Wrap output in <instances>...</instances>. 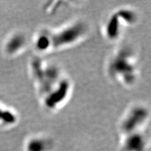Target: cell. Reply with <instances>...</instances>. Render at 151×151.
<instances>
[{
	"label": "cell",
	"mask_w": 151,
	"mask_h": 151,
	"mask_svg": "<svg viewBox=\"0 0 151 151\" xmlns=\"http://www.w3.org/2000/svg\"><path fill=\"white\" fill-rule=\"evenodd\" d=\"M108 72L111 78L122 84H134L138 78V66L134 51L127 47L118 50L110 60Z\"/></svg>",
	"instance_id": "1"
},
{
	"label": "cell",
	"mask_w": 151,
	"mask_h": 151,
	"mask_svg": "<svg viewBox=\"0 0 151 151\" xmlns=\"http://www.w3.org/2000/svg\"><path fill=\"white\" fill-rule=\"evenodd\" d=\"M86 25L81 22H76L60 30L50 33L52 48L64 49L74 45L86 35Z\"/></svg>",
	"instance_id": "2"
},
{
	"label": "cell",
	"mask_w": 151,
	"mask_h": 151,
	"mask_svg": "<svg viewBox=\"0 0 151 151\" xmlns=\"http://www.w3.org/2000/svg\"><path fill=\"white\" fill-rule=\"evenodd\" d=\"M149 111L146 106L138 105L130 108L122 122V130L127 134L137 132L147 120Z\"/></svg>",
	"instance_id": "3"
},
{
	"label": "cell",
	"mask_w": 151,
	"mask_h": 151,
	"mask_svg": "<svg viewBox=\"0 0 151 151\" xmlns=\"http://www.w3.org/2000/svg\"><path fill=\"white\" fill-rule=\"evenodd\" d=\"M70 91V81L67 79L63 78L53 90L42 98L45 106L50 110H54L59 108L68 98Z\"/></svg>",
	"instance_id": "4"
},
{
	"label": "cell",
	"mask_w": 151,
	"mask_h": 151,
	"mask_svg": "<svg viewBox=\"0 0 151 151\" xmlns=\"http://www.w3.org/2000/svg\"><path fill=\"white\" fill-rule=\"evenodd\" d=\"M124 24H125V23L119 12H116L113 13L108 19L105 25L106 37L111 40H115L118 39L121 34V28Z\"/></svg>",
	"instance_id": "5"
},
{
	"label": "cell",
	"mask_w": 151,
	"mask_h": 151,
	"mask_svg": "<svg viewBox=\"0 0 151 151\" xmlns=\"http://www.w3.org/2000/svg\"><path fill=\"white\" fill-rule=\"evenodd\" d=\"M25 44V37L21 34H15L9 38L6 44V50L9 54H15L24 48Z\"/></svg>",
	"instance_id": "6"
},
{
	"label": "cell",
	"mask_w": 151,
	"mask_h": 151,
	"mask_svg": "<svg viewBox=\"0 0 151 151\" xmlns=\"http://www.w3.org/2000/svg\"><path fill=\"white\" fill-rule=\"evenodd\" d=\"M35 47L40 52H45L52 48L50 32L45 31L40 33L35 42Z\"/></svg>",
	"instance_id": "7"
},
{
	"label": "cell",
	"mask_w": 151,
	"mask_h": 151,
	"mask_svg": "<svg viewBox=\"0 0 151 151\" xmlns=\"http://www.w3.org/2000/svg\"><path fill=\"white\" fill-rule=\"evenodd\" d=\"M0 119H2L3 122L11 124L16 120V115L10 110H4L0 106Z\"/></svg>",
	"instance_id": "8"
}]
</instances>
